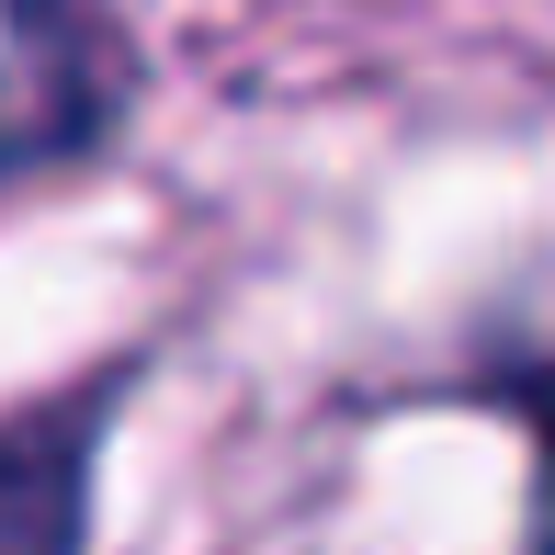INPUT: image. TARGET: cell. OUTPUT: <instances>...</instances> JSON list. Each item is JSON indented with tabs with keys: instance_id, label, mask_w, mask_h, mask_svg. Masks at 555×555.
Returning a JSON list of instances; mask_svg holds the SVG:
<instances>
[{
	"instance_id": "cell-1",
	"label": "cell",
	"mask_w": 555,
	"mask_h": 555,
	"mask_svg": "<svg viewBox=\"0 0 555 555\" xmlns=\"http://www.w3.org/2000/svg\"><path fill=\"white\" fill-rule=\"evenodd\" d=\"M80 125V57L57 0H0V170L46 159Z\"/></svg>"
},
{
	"instance_id": "cell-2",
	"label": "cell",
	"mask_w": 555,
	"mask_h": 555,
	"mask_svg": "<svg viewBox=\"0 0 555 555\" xmlns=\"http://www.w3.org/2000/svg\"><path fill=\"white\" fill-rule=\"evenodd\" d=\"M0 555H80V420L0 442Z\"/></svg>"
},
{
	"instance_id": "cell-3",
	"label": "cell",
	"mask_w": 555,
	"mask_h": 555,
	"mask_svg": "<svg viewBox=\"0 0 555 555\" xmlns=\"http://www.w3.org/2000/svg\"><path fill=\"white\" fill-rule=\"evenodd\" d=\"M544 555H555V511H544Z\"/></svg>"
}]
</instances>
